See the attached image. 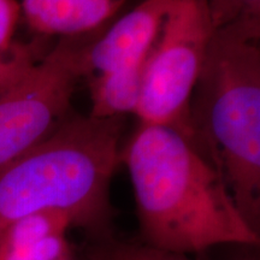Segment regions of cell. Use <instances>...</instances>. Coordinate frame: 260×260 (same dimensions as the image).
I'll use <instances>...</instances> for the list:
<instances>
[{
	"instance_id": "9c48e42d",
	"label": "cell",
	"mask_w": 260,
	"mask_h": 260,
	"mask_svg": "<svg viewBox=\"0 0 260 260\" xmlns=\"http://www.w3.org/2000/svg\"><path fill=\"white\" fill-rule=\"evenodd\" d=\"M149 56V53H148ZM147 57L105 73L90 75V113L96 119L135 113L141 96Z\"/></svg>"
},
{
	"instance_id": "7c38bea8",
	"label": "cell",
	"mask_w": 260,
	"mask_h": 260,
	"mask_svg": "<svg viewBox=\"0 0 260 260\" xmlns=\"http://www.w3.org/2000/svg\"><path fill=\"white\" fill-rule=\"evenodd\" d=\"M39 53L40 50L37 42L27 45L16 44L14 50L9 53H0V90L17 80L25 70L45 54Z\"/></svg>"
},
{
	"instance_id": "52a82bcc",
	"label": "cell",
	"mask_w": 260,
	"mask_h": 260,
	"mask_svg": "<svg viewBox=\"0 0 260 260\" xmlns=\"http://www.w3.org/2000/svg\"><path fill=\"white\" fill-rule=\"evenodd\" d=\"M125 0H23L21 15L42 37L69 38L95 32Z\"/></svg>"
},
{
	"instance_id": "4fadbf2b",
	"label": "cell",
	"mask_w": 260,
	"mask_h": 260,
	"mask_svg": "<svg viewBox=\"0 0 260 260\" xmlns=\"http://www.w3.org/2000/svg\"><path fill=\"white\" fill-rule=\"evenodd\" d=\"M21 17V4L17 0H0V53H9L16 44L14 35Z\"/></svg>"
},
{
	"instance_id": "3957f363",
	"label": "cell",
	"mask_w": 260,
	"mask_h": 260,
	"mask_svg": "<svg viewBox=\"0 0 260 260\" xmlns=\"http://www.w3.org/2000/svg\"><path fill=\"white\" fill-rule=\"evenodd\" d=\"M121 135V118L70 116L46 140L0 169V234L32 214L61 211L74 226L106 235Z\"/></svg>"
},
{
	"instance_id": "8992f818",
	"label": "cell",
	"mask_w": 260,
	"mask_h": 260,
	"mask_svg": "<svg viewBox=\"0 0 260 260\" xmlns=\"http://www.w3.org/2000/svg\"><path fill=\"white\" fill-rule=\"evenodd\" d=\"M175 0H144L102 35L84 57L86 75L105 73L147 57Z\"/></svg>"
},
{
	"instance_id": "277c9868",
	"label": "cell",
	"mask_w": 260,
	"mask_h": 260,
	"mask_svg": "<svg viewBox=\"0 0 260 260\" xmlns=\"http://www.w3.org/2000/svg\"><path fill=\"white\" fill-rule=\"evenodd\" d=\"M95 32L59 38L0 90V169L46 140L71 116V100L87 76L84 57Z\"/></svg>"
},
{
	"instance_id": "7a4b0ae2",
	"label": "cell",
	"mask_w": 260,
	"mask_h": 260,
	"mask_svg": "<svg viewBox=\"0 0 260 260\" xmlns=\"http://www.w3.org/2000/svg\"><path fill=\"white\" fill-rule=\"evenodd\" d=\"M191 140L242 216L260 223V21L213 32L190 102Z\"/></svg>"
},
{
	"instance_id": "8fae6325",
	"label": "cell",
	"mask_w": 260,
	"mask_h": 260,
	"mask_svg": "<svg viewBox=\"0 0 260 260\" xmlns=\"http://www.w3.org/2000/svg\"><path fill=\"white\" fill-rule=\"evenodd\" d=\"M214 31L248 21H260V0H199Z\"/></svg>"
},
{
	"instance_id": "30bf717a",
	"label": "cell",
	"mask_w": 260,
	"mask_h": 260,
	"mask_svg": "<svg viewBox=\"0 0 260 260\" xmlns=\"http://www.w3.org/2000/svg\"><path fill=\"white\" fill-rule=\"evenodd\" d=\"M89 260H199L190 254L164 251L144 242L102 240L88 249Z\"/></svg>"
},
{
	"instance_id": "6da1fadb",
	"label": "cell",
	"mask_w": 260,
	"mask_h": 260,
	"mask_svg": "<svg viewBox=\"0 0 260 260\" xmlns=\"http://www.w3.org/2000/svg\"><path fill=\"white\" fill-rule=\"evenodd\" d=\"M121 161L134 188L146 245L183 254L259 245V232L242 216L223 175L180 132L140 124Z\"/></svg>"
},
{
	"instance_id": "5bb4252c",
	"label": "cell",
	"mask_w": 260,
	"mask_h": 260,
	"mask_svg": "<svg viewBox=\"0 0 260 260\" xmlns=\"http://www.w3.org/2000/svg\"><path fill=\"white\" fill-rule=\"evenodd\" d=\"M59 260H76V259L74 258V254H73V253H71V254L64 256V258H61V259H59Z\"/></svg>"
},
{
	"instance_id": "5b68a950",
	"label": "cell",
	"mask_w": 260,
	"mask_h": 260,
	"mask_svg": "<svg viewBox=\"0 0 260 260\" xmlns=\"http://www.w3.org/2000/svg\"><path fill=\"white\" fill-rule=\"evenodd\" d=\"M213 32L199 0L172 3L147 58L135 112L140 124L169 126L191 140V96Z\"/></svg>"
},
{
	"instance_id": "ba28073f",
	"label": "cell",
	"mask_w": 260,
	"mask_h": 260,
	"mask_svg": "<svg viewBox=\"0 0 260 260\" xmlns=\"http://www.w3.org/2000/svg\"><path fill=\"white\" fill-rule=\"evenodd\" d=\"M74 222L61 211L18 220L0 234V260H59L73 253L67 240Z\"/></svg>"
}]
</instances>
